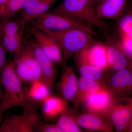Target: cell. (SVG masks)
<instances>
[{"instance_id": "6da1fadb", "label": "cell", "mask_w": 132, "mask_h": 132, "mask_svg": "<svg viewBox=\"0 0 132 132\" xmlns=\"http://www.w3.org/2000/svg\"><path fill=\"white\" fill-rule=\"evenodd\" d=\"M0 78L5 89L2 100L0 101L3 111L15 107L24 109L35 107V103L28 97V88L24 86L15 72L13 59L5 64Z\"/></svg>"}, {"instance_id": "7a4b0ae2", "label": "cell", "mask_w": 132, "mask_h": 132, "mask_svg": "<svg viewBox=\"0 0 132 132\" xmlns=\"http://www.w3.org/2000/svg\"><path fill=\"white\" fill-rule=\"evenodd\" d=\"M39 29L52 36L59 44L62 54L63 68L72 55L93 41V35L82 29H72L61 31Z\"/></svg>"}, {"instance_id": "3957f363", "label": "cell", "mask_w": 132, "mask_h": 132, "mask_svg": "<svg viewBox=\"0 0 132 132\" xmlns=\"http://www.w3.org/2000/svg\"><path fill=\"white\" fill-rule=\"evenodd\" d=\"M51 12L68 15L102 31L109 29L98 16L92 0H64Z\"/></svg>"}, {"instance_id": "277c9868", "label": "cell", "mask_w": 132, "mask_h": 132, "mask_svg": "<svg viewBox=\"0 0 132 132\" xmlns=\"http://www.w3.org/2000/svg\"><path fill=\"white\" fill-rule=\"evenodd\" d=\"M34 27L50 31H61L72 29H82L93 36L95 32L93 27L68 15L47 12L36 17Z\"/></svg>"}, {"instance_id": "5b68a950", "label": "cell", "mask_w": 132, "mask_h": 132, "mask_svg": "<svg viewBox=\"0 0 132 132\" xmlns=\"http://www.w3.org/2000/svg\"><path fill=\"white\" fill-rule=\"evenodd\" d=\"M15 72L23 82L30 83L42 79L41 70L31 43L24 46L21 51L14 55Z\"/></svg>"}, {"instance_id": "8992f818", "label": "cell", "mask_w": 132, "mask_h": 132, "mask_svg": "<svg viewBox=\"0 0 132 132\" xmlns=\"http://www.w3.org/2000/svg\"><path fill=\"white\" fill-rule=\"evenodd\" d=\"M24 110L22 114H6L0 126V132H35L41 121L36 108Z\"/></svg>"}, {"instance_id": "52a82bcc", "label": "cell", "mask_w": 132, "mask_h": 132, "mask_svg": "<svg viewBox=\"0 0 132 132\" xmlns=\"http://www.w3.org/2000/svg\"><path fill=\"white\" fill-rule=\"evenodd\" d=\"M106 117L118 132L132 131L131 97L117 98Z\"/></svg>"}, {"instance_id": "ba28073f", "label": "cell", "mask_w": 132, "mask_h": 132, "mask_svg": "<svg viewBox=\"0 0 132 132\" xmlns=\"http://www.w3.org/2000/svg\"><path fill=\"white\" fill-rule=\"evenodd\" d=\"M117 98L106 86L92 94L83 105L86 112L99 114L106 117Z\"/></svg>"}, {"instance_id": "9c48e42d", "label": "cell", "mask_w": 132, "mask_h": 132, "mask_svg": "<svg viewBox=\"0 0 132 132\" xmlns=\"http://www.w3.org/2000/svg\"><path fill=\"white\" fill-rule=\"evenodd\" d=\"M106 82L107 87L116 97H128L132 90V64L114 73L108 82Z\"/></svg>"}, {"instance_id": "30bf717a", "label": "cell", "mask_w": 132, "mask_h": 132, "mask_svg": "<svg viewBox=\"0 0 132 132\" xmlns=\"http://www.w3.org/2000/svg\"><path fill=\"white\" fill-rule=\"evenodd\" d=\"M42 115L47 121H53L59 116L66 113H74L69 105L68 101L63 97L50 95L40 102Z\"/></svg>"}, {"instance_id": "8fae6325", "label": "cell", "mask_w": 132, "mask_h": 132, "mask_svg": "<svg viewBox=\"0 0 132 132\" xmlns=\"http://www.w3.org/2000/svg\"><path fill=\"white\" fill-rule=\"evenodd\" d=\"M32 33L35 42L43 53L55 65L62 64L61 50L57 41L47 33L39 29L33 28Z\"/></svg>"}, {"instance_id": "7c38bea8", "label": "cell", "mask_w": 132, "mask_h": 132, "mask_svg": "<svg viewBox=\"0 0 132 132\" xmlns=\"http://www.w3.org/2000/svg\"><path fill=\"white\" fill-rule=\"evenodd\" d=\"M60 81L57 85V89L62 97L68 101L74 103L78 87V79L73 66L66 65Z\"/></svg>"}, {"instance_id": "4fadbf2b", "label": "cell", "mask_w": 132, "mask_h": 132, "mask_svg": "<svg viewBox=\"0 0 132 132\" xmlns=\"http://www.w3.org/2000/svg\"><path fill=\"white\" fill-rule=\"evenodd\" d=\"M76 122L84 129L104 132L113 131V126L106 117L99 114L86 112L75 114Z\"/></svg>"}, {"instance_id": "5bb4252c", "label": "cell", "mask_w": 132, "mask_h": 132, "mask_svg": "<svg viewBox=\"0 0 132 132\" xmlns=\"http://www.w3.org/2000/svg\"><path fill=\"white\" fill-rule=\"evenodd\" d=\"M31 43L40 67L42 80L52 90L58 74V70L55 64L43 53L35 42Z\"/></svg>"}, {"instance_id": "9a60e30c", "label": "cell", "mask_w": 132, "mask_h": 132, "mask_svg": "<svg viewBox=\"0 0 132 132\" xmlns=\"http://www.w3.org/2000/svg\"><path fill=\"white\" fill-rule=\"evenodd\" d=\"M84 49L74 54L75 62L81 76L94 80H105L108 71L90 64L86 59Z\"/></svg>"}, {"instance_id": "2e32d148", "label": "cell", "mask_w": 132, "mask_h": 132, "mask_svg": "<svg viewBox=\"0 0 132 132\" xmlns=\"http://www.w3.org/2000/svg\"><path fill=\"white\" fill-rule=\"evenodd\" d=\"M106 86L105 80H94L81 76L78 79V92L73 105L75 111H77L92 94Z\"/></svg>"}, {"instance_id": "e0dca14e", "label": "cell", "mask_w": 132, "mask_h": 132, "mask_svg": "<svg viewBox=\"0 0 132 132\" xmlns=\"http://www.w3.org/2000/svg\"><path fill=\"white\" fill-rule=\"evenodd\" d=\"M57 0H29L21 11L22 17L20 23L24 28L25 24L36 17L48 12Z\"/></svg>"}, {"instance_id": "ac0fdd59", "label": "cell", "mask_w": 132, "mask_h": 132, "mask_svg": "<svg viewBox=\"0 0 132 132\" xmlns=\"http://www.w3.org/2000/svg\"><path fill=\"white\" fill-rule=\"evenodd\" d=\"M107 48L108 70L113 73L126 68L129 62L118 47L117 41L109 39L106 43Z\"/></svg>"}, {"instance_id": "d6986e66", "label": "cell", "mask_w": 132, "mask_h": 132, "mask_svg": "<svg viewBox=\"0 0 132 132\" xmlns=\"http://www.w3.org/2000/svg\"><path fill=\"white\" fill-rule=\"evenodd\" d=\"M128 0H102L95 8L101 19L118 20L122 16Z\"/></svg>"}, {"instance_id": "ffe728a7", "label": "cell", "mask_w": 132, "mask_h": 132, "mask_svg": "<svg viewBox=\"0 0 132 132\" xmlns=\"http://www.w3.org/2000/svg\"><path fill=\"white\" fill-rule=\"evenodd\" d=\"M84 49L86 59L90 64L108 72L106 44L93 41Z\"/></svg>"}, {"instance_id": "44dd1931", "label": "cell", "mask_w": 132, "mask_h": 132, "mask_svg": "<svg viewBox=\"0 0 132 132\" xmlns=\"http://www.w3.org/2000/svg\"><path fill=\"white\" fill-rule=\"evenodd\" d=\"M30 83L28 94L29 99L35 103L41 102L51 94L52 90L42 80H36Z\"/></svg>"}, {"instance_id": "7402d4cb", "label": "cell", "mask_w": 132, "mask_h": 132, "mask_svg": "<svg viewBox=\"0 0 132 132\" xmlns=\"http://www.w3.org/2000/svg\"><path fill=\"white\" fill-rule=\"evenodd\" d=\"M20 23L11 19L0 17V35L2 38H10L22 32Z\"/></svg>"}, {"instance_id": "603a6c76", "label": "cell", "mask_w": 132, "mask_h": 132, "mask_svg": "<svg viewBox=\"0 0 132 132\" xmlns=\"http://www.w3.org/2000/svg\"><path fill=\"white\" fill-rule=\"evenodd\" d=\"M29 0H9L0 6V17L11 19L21 12Z\"/></svg>"}, {"instance_id": "cb8c5ba5", "label": "cell", "mask_w": 132, "mask_h": 132, "mask_svg": "<svg viewBox=\"0 0 132 132\" xmlns=\"http://www.w3.org/2000/svg\"><path fill=\"white\" fill-rule=\"evenodd\" d=\"M56 124L62 132H81L76 122L74 113H66L59 116Z\"/></svg>"}, {"instance_id": "d4e9b609", "label": "cell", "mask_w": 132, "mask_h": 132, "mask_svg": "<svg viewBox=\"0 0 132 132\" xmlns=\"http://www.w3.org/2000/svg\"><path fill=\"white\" fill-rule=\"evenodd\" d=\"M119 40L117 41L118 47L129 62L132 59V36H119Z\"/></svg>"}, {"instance_id": "484cf974", "label": "cell", "mask_w": 132, "mask_h": 132, "mask_svg": "<svg viewBox=\"0 0 132 132\" xmlns=\"http://www.w3.org/2000/svg\"><path fill=\"white\" fill-rule=\"evenodd\" d=\"M121 17L118 25L119 35L132 36V13H128Z\"/></svg>"}, {"instance_id": "4316f807", "label": "cell", "mask_w": 132, "mask_h": 132, "mask_svg": "<svg viewBox=\"0 0 132 132\" xmlns=\"http://www.w3.org/2000/svg\"><path fill=\"white\" fill-rule=\"evenodd\" d=\"M35 132H62L55 124L44 123L40 121L36 126Z\"/></svg>"}, {"instance_id": "83f0119b", "label": "cell", "mask_w": 132, "mask_h": 132, "mask_svg": "<svg viewBox=\"0 0 132 132\" xmlns=\"http://www.w3.org/2000/svg\"><path fill=\"white\" fill-rule=\"evenodd\" d=\"M7 50L4 47L0 35V74L3 68L6 64Z\"/></svg>"}, {"instance_id": "f1b7e54d", "label": "cell", "mask_w": 132, "mask_h": 132, "mask_svg": "<svg viewBox=\"0 0 132 132\" xmlns=\"http://www.w3.org/2000/svg\"><path fill=\"white\" fill-rule=\"evenodd\" d=\"M4 92L3 90V85L1 80L0 78V101H1L2 100L3 97Z\"/></svg>"}, {"instance_id": "f546056e", "label": "cell", "mask_w": 132, "mask_h": 132, "mask_svg": "<svg viewBox=\"0 0 132 132\" xmlns=\"http://www.w3.org/2000/svg\"><path fill=\"white\" fill-rule=\"evenodd\" d=\"M4 111L3 110L2 108L1 104V101H0V125H1V122L2 120L3 117V113Z\"/></svg>"}, {"instance_id": "4dcf8cb0", "label": "cell", "mask_w": 132, "mask_h": 132, "mask_svg": "<svg viewBox=\"0 0 132 132\" xmlns=\"http://www.w3.org/2000/svg\"><path fill=\"white\" fill-rule=\"evenodd\" d=\"M102 0H92V2L93 3L94 5H95V4H98L99 2H100Z\"/></svg>"}, {"instance_id": "1f68e13d", "label": "cell", "mask_w": 132, "mask_h": 132, "mask_svg": "<svg viewBox=\"0 0 132 132\" xmlns=\"http://www.w3.org/2000/svg\"><path fill=\"white\" fill-rule=\"evenodd\" d=\"M9 0H0V6L3 5L5 3L7 2Z\"/></svg>"}]
</instances>
